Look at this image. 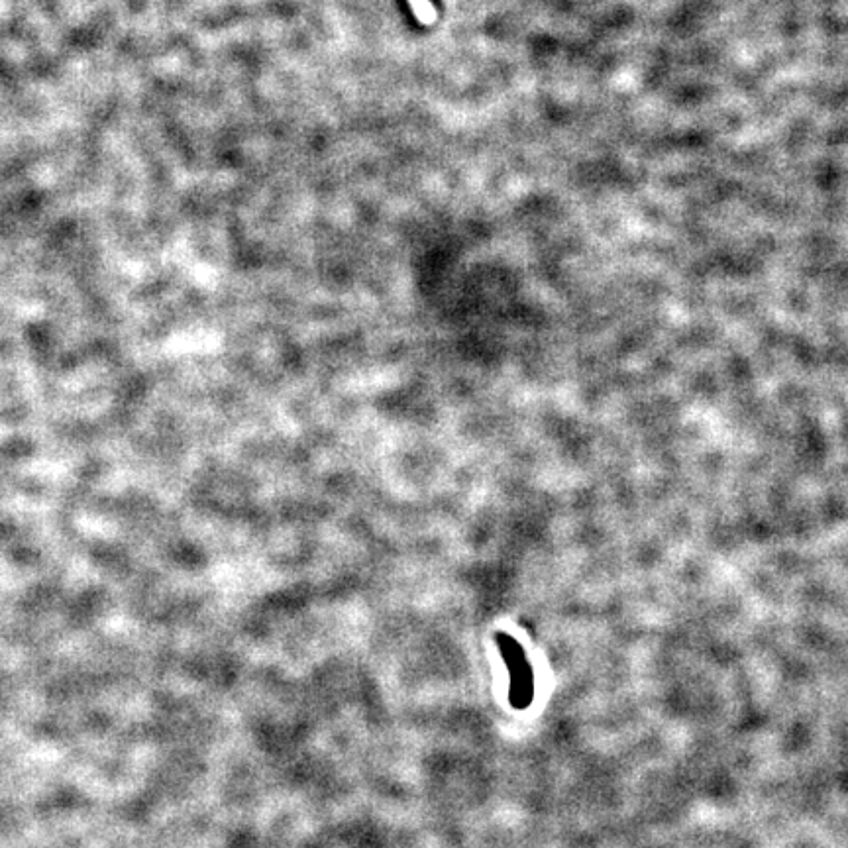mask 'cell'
I'll return each mask as SVG.
<instances>
[{"mask_svg":"<svg viewBox=\"0 0 848 848\" xmlns=\"http://www.w3.org/2000/svg\"><path fill=\"white\" fill-rule=\"evenodd\" d=\"M409 6H411L415 18L421 24L430 26V24L436 22V10H434V6H432L430 0H409Z\"/></svg>","mask_w":848,"mask_h":848,"instance_id":"obj_1","label":"cell"}]
</instances>
